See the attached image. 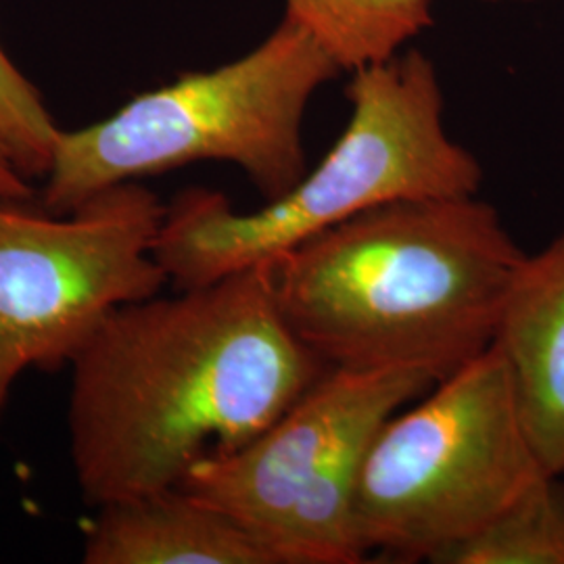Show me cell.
Listing matches in <instances>:
<instances>
[{
  "label": "cell",
  "mask_w": 564,
  "mask_h": 564,
  "mask_svg": "<svg viewBox=\"0 0 564 564\" xmlns=\"http://www.w3.org/2000/svg\"><path fill=\"white\" fill-rule=\"evenodd\" d=\"M86 564H274L241 524L181 487L99 506Z\"/></svg>",
  "instance_id": "cell-9"
},
{
  "label": "cell",
  "mask_w": 564,
  "mask_h": 564,
  "mask_svg": "<svg viewBox=\"0 0 564 564\" xmlns=\"http://www.w3.org/2000/svg\"><path fill=\"white\" fill-rule=\"evenodd\" d=\"M545 475H564V232L524 256L491 343Z\"/></svg>",
  "instance_id": "cell-8"
},
{
  "label": "cell",
  "mask_w": 564,
  "mask_h": 564,
  "mask_svg": "<svg viewBox=\"0 0 564 564\" xmlns=\"http://www.w3.org/2000/svg\"><path fill=\"white\" fill-rule=\"evenodd\" d=\"M341 72L321 42L282 18L239 59L184 74L105 120L63 130L42 207L69 214L111 186L197 162L237 165L265 202H274L305 176L307 105Z\"/></svg>",
  "instance_id": "cell-4"
},
{
  "label": "cell",
  "mask_w": 564,
  "mask_h": 564,
  "mask_svg": "<svg viewBox=\"0 0 564 564\" xmlns=\"http://www.w3.org/2000/svg\"><path fill=\"white\" fill-rule=\"evenodd\" d=\"M69 456L88 505L178 487L258 437L328 366L282 318L272 265L116 307L69 362Z\"/></svg>",
  "instance_id": "cell-1"
},
{
  "label": "cell",
  "mask_w": 564,
  "mask_h": 564,
  "mask_svg": "<svg viewBox=\"0 0 564 564\" xmlns=\"http://www.w3.org/2000/svg\"><path fill=\"white\" fill-rule=\"evenodd\" d=\"M0 130L21 172L34 181L48 174L59 142V126L48 113L36 86L0 46Z\"/></svg>",
  "instance_id": "cell-12"
},
{
  "label": "cell",
  "mask_w": 564,
  "mask_h": 564,
  "mask_svg": "<svg viewBox=\"0 0 564 564\" xmlns=\"http://www.w3.org/2000/svg\"><path fill=\"white\" fill-rule=\"evenodd\" d=\"M435 383L423 368H328L258 437L203 456L178 487L241 524L274 564L364 563L354 514L364 456Z\"/></svg>",
  "instance_id": "cell-6"
},
{
  "label": "cell",
  "mask_w": 564,
  "mask_h": 564,
  "mask_svg": "<svg viewBox=\"0 0 564 564\" xmlns=\"http://www.w3.org/2000/svg\"><path fill=\"white\" fill-rule=\"evenodd\" d=\"M485 2H533V0H485Z\"/></svg>",
  "instance_id": "cell-14"
},
{
  "label": "cell",
  "mask_w": 564,
  "mask_h": 564,
  "mask_svg": "<svg viewBox=\"0 0 564 564\" xmlns=\"http://www.w3.org/2000/svg\"><path fill=\"white\" fill-rule=\"evenodd\" d=\"M165 205L123 182L51 214L0 202V423L28 368L59 370L123 303L170 282L155 258Z\"/></svg>",
  "instance_id": "cell-7"
},
{
  "label": "cell",
  "mask_w": 564,
  "mask_h": 564,
  "mask_svg": "<svg viewBox=\"0 0 564 564\" xmlns=\"http://www.w3.org/2000/svg\"><path fill=\"white\" fill-rule=\"evenodd\" d=\"M433 564H564V481L542 475Z\"/></svg>",
  "instance_id": "cell-11"
},
{
  "label": "cell",
  "mask_w": 564,
  "mask_h": 564,
  "mask_svg": "<svg viewBox=\"0 0 564 564\" xmlns=\"http://www.w3.org/2000/svg\"><path fill=\"white\" fill-rule=\"evenodd\" d=\"M341 137L286 195L241 214L218 191L165 205L155 258L176 289L202 286L279 258L387 203L477 195L484 170L444 123V90L419 51L354 72Z\"/></svg>",
  "instance_id": "cell-3"
},
{
  "label": "cell",
  "mask_w": 564,
  "mask_h": 564,
  "mask_svg": "<svg viewBox=\"0 0 564 564\" xmlns=\"http://www.w3.org/2000/svg\"><path fill=\"white\" fill-rule=\"evenodd\" d=\"M34 195L32 181L21 172L0 130V202L32 203Z\"/></svg>",
  "instance_id": "cell-13"
},
{
  "label": "cell",
  "mask_w": 564,
  "mask_h": 564,
  "mask_svg": "<svg viewBox=\"0 0 564 564\" xmlns=\"http://www.w3.org/2000/svg\"><path fill=\"white\" fill-rule=\"evenodd\" d=\"M523 249L491 203L375 207L270 260L293 335L328 368H423L437 381L494 343Z\"/></svg>",
  "instance_id": "cell-2"
},
{
  "label": "cell",
  "mask_w": 564,
  "mask_h": 564,
  "mask_svg": "<svg viewBox=\"0 0 564 564\" xmlns=\"http://www.w3.org/2000/svg\"><path fill=\"white\" fill-rule=\"evenodd\" d=\"M284 18L321 42L343 72H356L423 34L433 0H284Z\"/></svg>",
  "instance_id": "cell-10"
},
{
  "label": "cell",
  "mask_w": 564,
  "mask_h": 564,
  "mask_svg": "<svg viewBox=\"0 0 564 564\" xmlns=\"http://www.w3.org/2000/svg\"><path fill=\"white\" fill-rule=\"evenodd\" d=\"M542 475L505 358L489 345L381 426L356 485L358 538L368 556L433 563Z\"/></svg>",
  "instance_id": "cell-5"
}]
</instances>
